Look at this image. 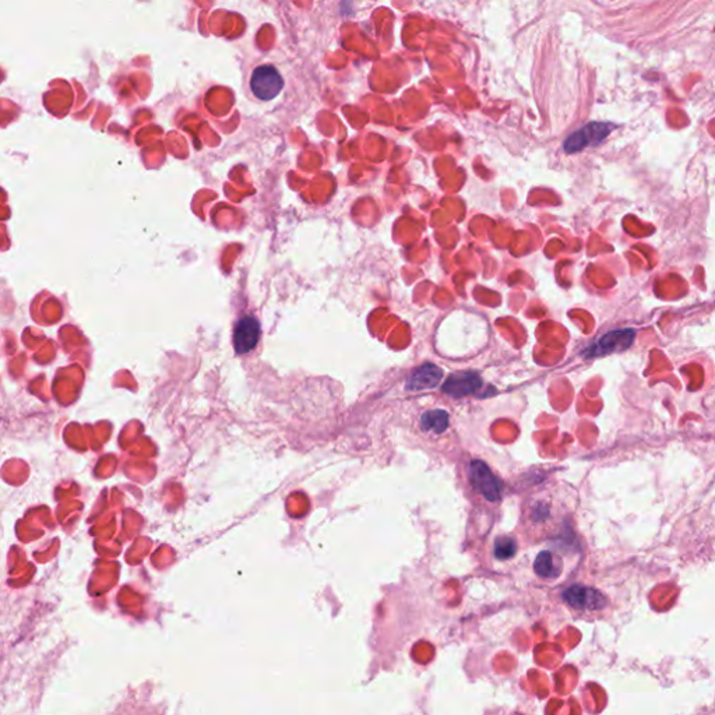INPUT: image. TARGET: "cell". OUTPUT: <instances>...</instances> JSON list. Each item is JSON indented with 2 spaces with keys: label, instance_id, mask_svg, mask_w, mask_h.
Returning <instances> with one entry per match:
<instances>
[{
  "label": "cell",
  "instance_id": "3957f363",
  "mask_svg": "<svg viewBox=\"0 0 715 715\" xmlns=\"http://www.w3.org/2000/svg\"><path fill=\"white\" fill-rule=\"evenodd\" d=\"M284 87V80L275 67L266 64L259 66L252 73L250 88L253 94L263 101H270L275 98Z\"/></svg>",
  "mask_w": 715,
  "mask_h": 715
},
{
  "label": "cell",
  "instance_id": "5b68a950",
  "mask_svg": "<svg viewBox=\"0 0 715 715\" xmlns=\"http://www.w3.org/2000/svg\"><path fill=\"white\" fill-rule=\"evenodd\" d=\"M563 600L568 605L583 612L601 611L607 605V598L595 588L584 586H573L563 593Z\"/></svg>",
  "mask_w": 715,
  "mask_h": 715
},
{
  "label": "cell",
  "instance_id": "ba28073f",
  "mask_svg": "<svg viewBox=\"0 0 715 715\" xmlns=\"http://www.w3.org/2000/svg\"><path fill=\"white\" fill-rule=\"evenodd\" d=\"M443 377V370L432 363H425L417 368L407 380V390L410 391H422L428 389H433L439 384Z\"/></svg>",
  "mask_w": 715,
  "mask_h": 715
},
{
  "label": "cell",
  "instance_id": "9c48e42d",
  "mask_svg": "<svg viewBox=\"0 0 715 715\" xmlns=\"http://www.w3.org/2000/svg\"><path fill=\"white\" fill-rule=\"evenodd\" d=\"M534 570L542 579H558L562 573V561L554 552L542 551L534 562Z\"/></svg>",
  "mask_w": 715,
  "mask_h": 715
},
{
  "label": "cell",
  "instance_id": "30bf717a",
  "mask_svg": "<svg viewBox=\"0 0 715 715\" xmlns=\"http://www.w3.org/2000/svg\"><path fill=\"white\" fill-rule=\"evenodd\" d=\"M450 417L443 410H431L421 417V428L425 432L440 435L449 428Z\"/></svg>",
  "mask_w": 715,
  "mask_h": 715
},
{
  "label": "cell",
  "instance_id": "6da1fadb",
  "mask_svg": "<svg viewBox=\"0 0 715 715\" xmlns=\"http://www.w3.org/2000/svg\"><path fill=\"white\" fill-rule=\"evenodd\" d=\"M615 129L611 123L604 122H594L583 126L573 134H570L565 141V151L569 154L579 152L582 150H586L587 147H595L601 144Z\"/></svg>",
  "mask_w": 715,
  "mask_h": 715
},
{
  "label": "cell",
  "instance_id": "7a4b0ae2",
  "mask_svg": "<svg viewBox=\"0 0 715 715\" xmlns=\"http://www.w3.org/2000/svg\"><path fill=\"white\" fill-rule=\"evenodd\" d=\"M636 337V333L630 328L614 330L602 337H600L595 342H593L584 352V358H598L607 356L615 352H622L628 349Z\"/></svg>",
  "mask_w": 715,
  "mask_h": 715
},
{
  "label": "cell",
  "instance_id": "52a82bcc",
  "mask_svg": "<svg viewBox=\"0 0 715 715\" xmlns=\"http://www.w3.org/2000/svg\"><path fill=\"white\" fill-rule=\"evenodd\" d=\"M482 387V379L477 372H460L447 377L442 390L454 398L475 394Z\"/></svg>",
  "mask_w": 715,
  "mask_h": 715
},
{
  "label": "cell",
  "instance_id": "8fae6325",
  "mask_svg": "<svg viewBox=\"0 0 715 715\" xmlns=\"http://www.w3.org/2000/svg\"><path fill=\"white\" fill-rule=\"evenodd\" d=\"M517 552V542L512 537H499L495 541V558L499 561L512 559Z\"/></svg>",
  "mask_w": 715,
  "mask_h": 715
},
{
  "label": "cell",
  "instance_id": "277c9868",
  "mask_svg": "<svg viewBox=\"0 0 715 715\" xmlns=\"http://www.w3.org/2000/svg\"><path fill=\"white\" fill-rule=\"evenodd\" d=\"M468 477L474 489H477L486 500L489 502L500 500L503 486L485 463L478 460L471 461Z\"/></svg>",
  "mask_w": 715,
  "mask_h": 715
},
{
  "label": "cell",
  "instance_id": "8992f818",
  "mask_svg": "<svg viewBox=\"0 0 715 715\" xmlns=\"http://www.w3.org/2000/svg\"><path fill=\"white\" fill-rule=\"evenodd\" d=\"M260 338V324L252 316L242 317L233 331L235 351L240 355L254 349Z\"/></svg>",
  "mask_w": 715,
  "mask_h": 715
}]
</instances>
